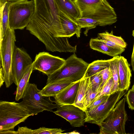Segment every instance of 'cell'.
Masks as SVG:
<instances>
[{
  "mask_svg": "<svg viewBox=\"0 0 134 134\" xmlns=\"http://www.w3.org/2000/svg\"><path fill=\"white\" fill-rule=\"evenodd\" d=\"M10 3L0 4V41L2 40L10 27L9 20V8Z\"/></svg>",
  "mask_w": 134,
  "mask_h": 134,
  "instance_id": "44dd1931",
  "label": "cell"
},
{
  "mask_svg": "<svg viewBox=\"0 0 134 134\" xmlns=\"http://www.w3.org/2000/svg\"><path fill=\"white\" fill-rule=\"evenodd\" d=\"M125 98L130 109L134 110V90L131 89L125 94Z\"/></svg>",
  "mask_w": 134,
  "mask_h": 134,
  "instance_id": "4dcf8cb0",
  "label": "cell"
},
{
  "mask_svg": "<svg viewBox=\"0 0 134 134\" xmlns=\"http://www.w3.org/2000/svg\"><path fill=\"white\" fill-rule=\"evenodd\" d=\"M80 18H88L97 21L99 26L110 25L117 21L114 9L107 0L80 11Z\"/></svg>",
  "mask_w": 134,
  "mask_h": 134,
  "instance_id": "52a82bcc",
  "label": "cell"
},
{
  "mask_svg": "<svg viewBox=\"0 0 134 134\" xmlns=\"http://www.w3.org/2000/svg\"><path fill=\"white\" fill-rule=\"evenodd\" d=\"M58 9L66 12L76 19L80 17V12L73 0H55Z\"/></svg>",
  "mask_w": 134,
  "mask_h": 134,
  "instance_id": "d6986e66",
  "label": "cell"
},
{
  "mask_svg": "<svg viewBox=\"0 0 134 134\" xmlns=\"http://www.w3.org/2000/svg\"><path fill=\"white\" fill-rule=\"evenodd\" d=\"M113 85L114 80L112 75L105 84L100 92L93 100L92 103L103 96L111 94Z\"/></svg>",
  "mask_w": 134,
  "mask_h": 134,
  "instance_id": "d4e9b609",
  "label": "cell"
},
{
  "mask_svg": "<svg viewBox=\"0 0 134 134\" xmlns=\"http://www.w3.org/2000/svg\"><path fill=\"white\" fill-rule=\"evenodd\" d=\"M100 91L97 92H93L92 89L91 85L88 88L85 98L84 103L85 110L92 104L95 98L99 93Z\"/></svg>",
  "mask_w": 134,
  "mask_h": 134,
  "instance_id": "83f0119b",
  "label": "cell"
},
{
  "mask_svg": "<svg viewBox=\"0 0 134 134\" xmlns=\"http://www.w3.org/2000/svg\"><path fill=\"white\" fill-rule=\"evenodd\" d=\"M126 99L123 98L100 126V134H126L125 125L128 119L125 107Z\"/></svg>",
  "mask_w": 134,
  "mask_h": 134,
  "instance_id": "5b68a950",
  "label": "cell"
},
{
  "mask_svg": "<svg viewBox=\"0 0 134 134\" xmlns=\"http://www.w3.org/2000/svg\"><path fill=\"white\" fill-rule=\"evenodd\" d=\"M97 38L101 39L107 45L115 48L125 49L127 46L126 43L121 37L114 35L112 30L110 33L105 31L98 33Z\"/></svg>",
  "mask_w": 134,
  "mask_h": 134,
  "instance_id": "e0dca14e",
  "label": "cell"
},
{
  "mask_svg": "<svg viewBox=\"0 0 134 134\" xmlns=\"http://www.w3.org/2000/svg\"><path fill=\"white\" fill-rule=\"evenodd\" d=\"M102 81L100 88H102L109 77L112 75L109 67L106 68L100 71Z\"/></svg>",
  "mask_w": 134,
  "mask_h": 134,
  "instance_id": "d6a6232c",
  "label": "cell"
},
{
  "mask_svg": "<svg viewBox=\"0 0 134 134\" xmlns=\"http://www.w3.org/2000/svg\"><path fill=\"white\" fill-rule=\"evenodd\" d=\"M53 112L65 119L73 127L84 125L86 118L85 111L73 105L59 106Z\"/></svg>",
  "mask_w": 134,
  "mask_h": 134,
  "instance_id": "8fae6325",
  "label": "cell"
},
{
  "mask_svg": "<svg viewBox=\"0 0 134 134\" xmlns=\"http://www.w3.org/2000/svg\"><path fill=\"white\" fill-rule=\"evenodd\" d=\"M127 90H119L110 95L108 99L94 110H85L86 118L85 122L96 124L100 126L110 112L121 97L127 92Z\"/></svg>",
  "mask_w": 134,
  "mask_h": 134,
  "instance_id": "ba28073f",
  "label": "cell"
},
{
  "mask_svg": "<svg viewBox=\"0 0 134 134\" xmlns=\"http://www.w3.org/2000/svg\"><path fill=\"white\" fill-rule=\"evenodd\" d=\"M27 109L15 102L0 101V132L13 130L31 116Z\"/></svg>",
  "mask_w": 134,
  "mask_h": 134,
  "instance_id": "3957f363",
  "label": "cell"
},
{
  "mask_svg": "<svg viewBox=\"0 0 134 134\" xmlns=\"http://www.w3.org/2000/svg\"><path fill=\"white\" fill-rule=\"evenodd\" d=\"M69 133V134H77V133H79V132H75V131H74L71 132H70L69 133Z\"/></svg>",
  "mask_w": 134,
  "mask_h": 134,
  "instance_id": "f35d334b",
  "label": "cell"
},
{
  "mask_svg": "<svg viewBox=\"0 0 134 134\" xmlns=\"http://www.w3.org/2000/svg\"><path fill=\"white\" fill-rule=\"evenodd\" d=\"M89 64L77 57L74 53L65 60L60 68L48 76L46 84L65 79L74 82L80 80L84 76Z\"/></svg>",
  "mask_w": 134,
  "mask_h": 134,
  "instance_id": "6da1fadb",
  "label": "cell"
},
{
  "mask_svg": "<svg viewBox=\"0 0 134 134\" xmlns=\"http://www.w3.org/2000/svg\"><path fill=\"white\" fill-rule=\"evenodd\" d=\"M80 80L70 84L54 97V103L59 106L73 105L79 89Z\"/></svg>",
  "mask_w": 134,
  "mask_h": 134,
  "instance_id": "7c38bea8",
  "label": "cell"
},
{
  "mask_svg": "<svg viewBox=\"0 0 134 134\" xmlns=\"http://www.w3.org/2000/svg\"><path fill=\"white\" fill-rule=\"evenodd\" d=\"M5 82L3 72L2 68L0 69V87L3 84V83Z\"/></svg>",
  "mask_w": 134,
  "mask_h": 134,
  "instance_id": "d590c367",
  "label": "cell"
},
{
  "mask_svg": "<svg viewBox=\"0 0 134 134\" xmlns=\"http://www.w3.org/2000/svg\"><path fill=\"white\" fill-rule=\"evenodd\" d=\"M132 34V35L134 37V30L133 31ZM131 64L132 68V70L134 71V43L133 51L131 56Z\"/></svg>",
  "mask_w": 134,
  "mask_h": 134,
  "instance_id": "e575fe53",
  "label": "cell"
},
{
  "mask_svg": "<svg viewBox=\"0 0 134 134\" xmlns=\"http://www.w3.org/2000/svg\"><path fill=\"white\" fill-rule=\"evenodd\" d=\"M72 82L70 79H65L46 84L40 93L45 96L54 97Z\"/></svg>",
  "mask_w": 134,
  "mask_h": 134,
  "instance_id": "9a60e30c",
  "label": "cell"
},
{
  "mask_svg": "<svg viewBox=\"0 0 134 134\" xmlns=\"http://www.w3.org/2000/svg\"><path fill=\"white\" fill-rule=\"evenodd\" d=\"M131 89L134 90V84L132 87Z\"/></svg>",
  "mask_w": 134,
  "mask_h": 134,
  "instance_id": "ab89813d",
  "label": "cell"
},
{
  "mask_svg": "<svg viewBox=\"0 0 134 134\" xmlns=\"http://www.w3.org/2000/svg\"><path fill=\"white\" fill-rule=\"evenodd\" d=\"M37 85L29 83L19 103L25 108L31 116L36 115L39 113L46 110L53 111V109L59 106L54 104V101L50 97L42 95Z\"/></svg>",
  "mask_w": 134,
  "mask_h": 134,
  "instance_id": "7a4b0ae2",
  "label": "cell"
},
{
  "mask_svg": "<svg viewBox=\"0 0 134 134\" xmlns=\"http://www.w3.org/2000/svg\"><path fill=\"white\" fill-rule=\"evenodd\" d=\"M89 44L91 49L113 57L120 55L125 50V49H118L109 46L97 37L91 38Z\"/></svg>",
  "mask_w": 134,
  "mask_h": 134,
  "instance_id": "2e32d148",
  "label": "cell"
},
{
  "mask_svg": "<svg viewBox=\"0 0 134 134\" xmlns=\"http://www.w3.org/2000/svg\"><path fill=\"white\" fill-rule=\"evenodd\" d=\"M7 2L10 3H14L22 2L28 0H5Z\"/></svg>",
  "mask_w": 134,
  "mask_h": 134,
  "instance_id": "74e56055",
  "label": "cell"
},
{
  "mask_svg": "<svg viewBox=\"0 0 134 134\" xmlns=\"http://www.w3.org/2000/svg\"><path fill=\"white\" fill-rule=\"evenodd\" d=\"M16 131L17 134H33V130L29 129L26 126L19 127Z\"/></svg>",
  "mask_w": 134,
  "mask_h": 134,
  "instance_id": "836d02e7",
  "label": "cell"
},
{
  "mask_svg": "<svg viewBox=\"0 0 134 134\" xmlns=\"http://www.w3.org/2000/svg\"><path fill=\"white\" fill-rule=\"evenodd\" d=\"M0 133L1 134H17L16 131H15L13 130H9L6 131L0 132Z\"/></svg>",
  "mask_w": 134,
  "mask_h": 134,
  "instance_id": "8d00e7d4",
  "label": "cell"
},
{
  "mask_svg": "<svg viewBox=\"0 0 134 134\" xmlns=\"http://www.w3.org/2000/svg\"><path fill=\"white\" fill-rule=\"evenodd\" d=\"M90 78L92 91L94 92L101 91L102 89L100 88L102 79L100 72L90 77Z\"/></svg>",
  "mask_w": 134,
  "mask_h": 134,
  "instance_id": "484cf974",
  "label": "cell"
},
{
  "mask_svg": "<svg viewBox=\"0 0 134 134\" xmlns=\"http://www.w3.org/2000/svg\"><path fill=\"white\" fill-rule=\"evenodd\" d=\"M110 95L104 96H102L93 102L85 110L90 111L94 110L101 104L105 102L108 99Z\"/></svg>",
  "mask_w": 134,
  "mask_h": 134,
  "instance_id": "1f68e13d",
  "label": "cell"
},
{
  "mask_svg": "<svg viewBox=\"0 0 134 134\" xmlns=\"http://www.w3.org/2000/svg\"><path fill=\"white\" fill-rule=\"evenodd\" d=\"M16 41L14 30L9 27L0 41V67L2 66L6 87H9L14 82L12 71L13 54Z\"/></svg>",
  "mask_w": 134,
  "mask_h": 134,
  "instance_id": "277c9868",
  "label": "cell"
},
{
  "mask_svg": "<svg viewBox=\"0 0 134 134\" xmlns=\"http://www.w3.org/2000/svg\"><path fill=\"white\" fill-rule=\"evenodd\" d=\"M118 65L119 90L127 91L130 86L132 76L130 65L126 59L121 56H119Z\"/></svg>",
  "mask_w": 134,
  "mask_h": 134,
  "instance_id": "4fadbf2b",
  "label": "cell"
},
{
  "mask_svg": "<svg viewBox=\"0 0 134 134\" xmlns=\"http://www.w3.org/2000/svg\"><path fill=\"white\" fill-rule=\"evenodd\" d=\"M119 55L113 57L110 61L109 68L114 80V85L111 94L120 90L119 88V76L118 60Z\"/></svg>",
  "mask_w": 134,
  "mask_h": 134,
  "instance_id": "603a6c76",
  "label": "cell"
},
{
  "mask_svg": "<svg viewBox=\"0 0 134 134\" xmlns=\"http://www.w3.org/2000/svg\"><path fill=\"white\" fill-rule=\"evenodd\" d=\"M80 12L86 8L101 2L105 0H73Z\"/></svg>",
  "mask_w": 134,
  "mask_h": 134,
  "instance_id": "4316f807",
  "label": "cell"
},
{
  "mask_svg": "<svg viewBox=\"0 0 134 134\" xmlns=\"http://www.w3.org/2000/svg\"><path fill=\"white\" fill-rule=\"evenodd\" d=\"M34 0L10 3L9 20L10 27L14 30H23L26 27L34 13Z\"/></svg>",
  "mask_w": 134,
  "mask_h": 134,
  "instance_id": "8992f818",
  "label": "cell"
},
{
  "mask_svg": "<svg viewBox=\"0 0 134 134\" xmlns=\"http://www.w3.org/2000/svg\"><path fill=\"white\" fill-rule=\"evenodd\" d=\"M33 62L26 51L20 48H15L13 56L12 71L14 83L17 86L26 69Z\"/></svg>",
  "mask_w": 134,
  "mask_h": 134,
  "instance_id": "30bf717a",
  "label": "cell"
},
{
  "mask_svg": "<svg viewBox=\"0 0 134 134\" xmlns=\"http://www.w3.org/2000/svg\"><path fill=\"white\" fill-rule=\"evenodd\" d=\"M75 20L81 28L86 29L84 33L86 36H87L89 30L95 28L97 26H99V23L97 21L89 18H79L75 19Z\"/></svg>",
  "mask_w": 134,
  "mask_h": 134,
  "instance_id": "cb8c5ba5",
  "label": "cell"
},
{
  "mask_svg": "<svg viewBox=\"0 0 134 134\" xmlns=\"http://www.w3.org/2000/svg\"><path fill=\"white\" fill-rule=\"evenodd\" d=\"M64 131L61 129L49 128L42 127L33 130V134H60Z\"/></svg>",
  "mask_w": 134,
  "mask_h": 134,
  "instance_id": "f1b7e54d",
  "label": "cell"
},
{
  "mask_svg": "<svg viewBox=\"0 0 134 134\" xmlns=\"http://www.w3.org/2000/svg\"><path fill=\"white\" fill-rule=\"evenodd\" d=\"M58 10L60 21L66 37H70L75 34L79 38L80 37L81 28L75 19L64 11Z\"/></svg>",
  "mask_w": 134,
  "mask_h": 134,
  "instance_id": "5bb4252c",
  "label": "cell"
},
{
  "mask_svg": "<svg viewBox=\"0 0 134 134\" xmlns=\"http://www.w3.org/2000/svg\"><path fill=\"white\" fill-rule=\"evenodd\" d=\"M65 61L64 59L52 55L48 52H41L35 57L33 62L32 69L40 71L48 76L60 68Z\"/></svg>",
  "mask_w": 134,
  "mask_h": 134,
  "instance_id": "9c48e42d",
  "label": "cell"
},
{
  "mask_svg": "<svg viewBox=\"0 0 134 134\" xmlns=\"http://www.w3.org/2000/svg\"><path fill=\"white\" fill-rule=\"evenodd\" d=\"M49 4L53 20L57 21L59 20V13L55 0H47Z\"/></svg>",
  "mask_w": 134,
  "mask_h": 134,
  "instance_id": "f546056e",
  "label": "cell"
},
{
  "mask_svg": "<svg viewBox=\"0 0 134 134\" xmlns=\"http://www.w3.org/2000/svg\"><path fill=\"white\" fill-rule=\"evenodd\" d=\"M33 63L26 69L17 86L15 99L18 101L22 98L23 96L29 83V79L33 71Z\"/></svg>",
  "mask_w": 134,
  "mask_h": 134,
  "instance_id": "ffe728a7",
  "label": "cell"
},
{
  "mask_svg": "<svg viewBox=\"0 0 134 134\" xmlns=\"http://www.w3.org/2000/svg\"><path fill=\"white\" fill-rule=\"evenodd\" d=\"M110 59L97 60L89 64L84 77H90L109 67Z\"/></svg>",
  "mask_w": 134,
  "mask_h": 134,
  "instance_id": "7402d4cb",
  "label": "cell"
},
{
  "mask_svg": "<svg viewBox=\"0 0 134 134\" xmlns=\"http://www.w3.org/2000/svg\"><path fill=\"white\" fill-rule=\"evenodd\" d=\"M91 83L90 77H84L80 80L75 101L73 104L84 111L85 98Z\"/></svg>",
  "mask_w": 134,
  "mask_h": 134,
  "instance_id": "ac0fdd59",
  "label": "cell"
}]
</instances>
